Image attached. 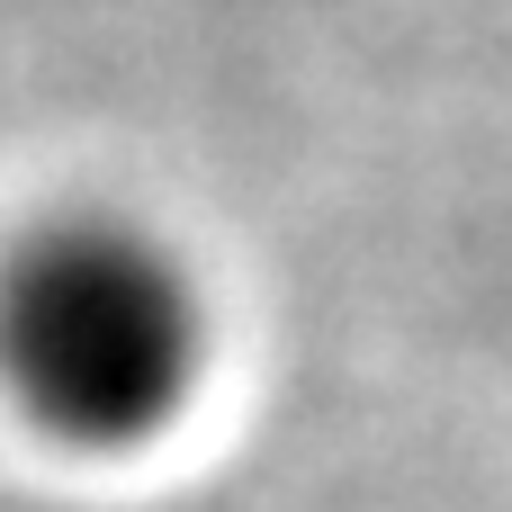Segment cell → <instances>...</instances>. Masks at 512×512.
Returning a JSON list of instances; mask_svg holds the SVG:
<instances>
[{
    "label": "cell",
    "mask_w": 512,
    "mask_h": 512,
    "mask_svg": "<svg viewBox=\"0 0 512 512\" xmlns=\"http://www.w3.org/2000/svg\"><path fill=\"white\" fill-rule=\"evenodd\" d=\"M216 378L198 261L126 207H54L0 243V405L63 459L162 450Z\"/></svg>",
    "instance_id": "1"
}]
</instances>
